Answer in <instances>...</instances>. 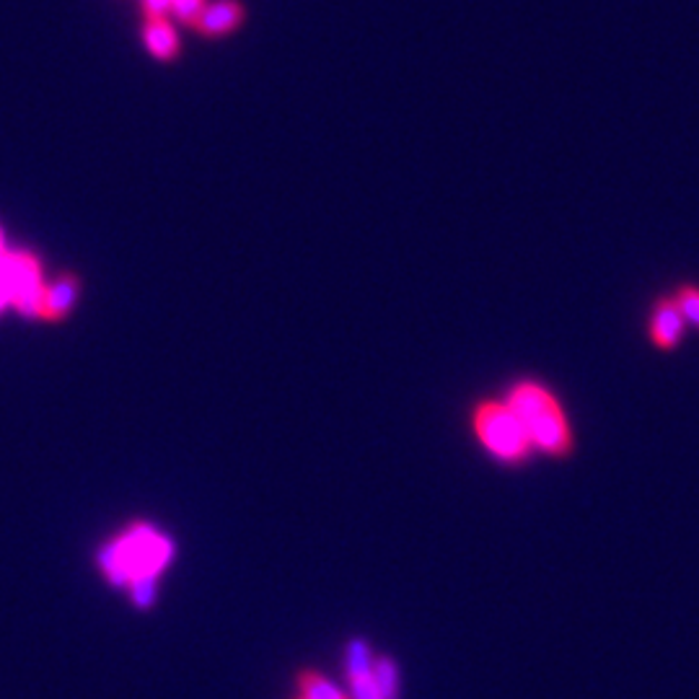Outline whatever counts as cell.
Segmentation results:
<instances>
[{"instance_id": "30bf717a", "label": "cell", "mask_w": 699, "mask_h": 699, "mask_svg": "<svg viewBox=\"0 0 699 699\" xmlns=\"http://www.w3.org/2000/svg\"><path fill=\"white\" fill-rule=\"evenodd\" d=\"M673 301L685 317L687 327L699 329V288L695 285H681L677 293H673Z\"/></svg>"}, {"instance_id": "5bb4252c", "label": "cell", "mask_w": 699, "mask_h": 699, "mask_svg": "<svg viewBox=\"0 0 699 699\" xmlns=\"http://www.w3.org/2000/svg\"><path fill=\"white\" fill-rule=\"evenodd\" d=\"M207 0H172V11L168 16H176V19L184 23H195V19L203 13Z\"/></svg>"}, {"instance_id": "8fae6325", "label": "cell", "mask_w": 699, "mask_h": 699, "mask_svg": "<svg viewBox=\"0 0 699 699\" xmlns=\"http://www.w3.org/2000/svg\"><path fill=\"white\" fill-rule=\"evenodd\" d=\"M373 679L379 685L384 699L397 697V666H394L389 658H379L373 661Z\"/></svg>"}, {"instance_id": "ac0fdd59", "label": "cell", "mask_w": 699, "mask_h": 699, "mask_svg": "<svg viewBox=\"0 0 699 699\" xmlns=\"http://www.w3.org/2000/svg\"><path fill=\"white\" fill-rule=\"evenodd\" d=\"M299 699H301V697H299Z\"/></svg>"}, {"instance_id": "6da1fadb", "label": "cell", "mask_w": 699, "mask_h": 699, "mask_svg": "<svg viewBox=\"0 0 699 699\" xmlns=\"http://www.w3.org/2000/svg\"><path fill=\"white\" fill-rule=\"evenodd\" d=\"M505 401L524 425L534 452L546 456H565L573 448V428L560 399L540 381L524 379L513 384Z\"/></svg>"}, {"instance_id": "ba28073f", "label": "cell", "mask_w": 699, "mask_h": 699, "mask_svg": "<svg viewBox=\"0 0 699 699\" xmlns=\"http://www.w3.org/2000/svg\"><path fill=\"white\" fill-rule=\"evenodd\" d=\"M143 39H146L148 52L158 60H174L179 55V37L168 19H146Z\"/></svg>"}, {"instance_id": "5b68a950", "label": "cell", "mask_w": 699, "mask_h": 699, "mask_svg": "<svg viewBox=\"0 0 699 699\" xmlns=\"http://www.w3.org/2000/svg\"><path fill=\"white\" fill-rule=\"evenodd\" d=\"M685 332H687V321L685 317H681L673 295L658 299L648 319L650 342H653L658 350H673L681 340H685Z\"/></svg>"}, {"instance_id": "9c48e42d", "label": "cell", "mask_w": 699, "mask_h": 699, "mask_svg": "<svg viewBox=\"0 0 699 699\" xmlns=\"http://www.w3.org/2000/svg\"><path fill=\"white\" fill-rule=\"evenodd\" d=\"M301 699H350L340 687H334L332 681H327L317 671H303L299 679Z\"/></svg>"}, {"instance_id": "e0dca14e", "label": "cell", "mask_w": 699, "mask_h": 699, "mask_svg": "<svg viewBox=\"0 0 699 699\" xmlns=\"http://www.w3.org/2000/svg\"><path fill=\"white\" fill-rule=\"evenodd\" d=\"M6 252H3V233H0V256H3Z\"/></svg>"}, {"instance_id": "7a4b0ae2", "label": "cell", "mask_w": 699, "mask_h": 699, "mask_svg": "<svg viewBox=\"0 0 699 699\" xmlns=\"http://www.w3.org/2000/svg\"><path fill=\"white\" fill-rule=\"evenodd\" d=\"M101 567L115 583H130L135 575H156L172 560V542L151 526H135L123 540L101 550Z\"/></svg>"}, {"instance_id": "4fadbf2b", "label": "cell", "mask_w": 699, "mask_h": 699, "mask_svg": "<svg viewBox=\"0 0 699 699\" xmlns=\"http://www.w3.org/2000/svg\"><path fill=\"white\" fill-rule=\"evenodd\" d=\"M133 599L138 606H151L156 596V575H135L130 577Z\"/></svg>"}, {"instance_id": "7c38bea8", "label": "cell", "mask_w": 699, "mask_h": 699, "mask_svg": "<svg viewBox=\"0 0 699 699\" xmlns=\"http://www.w3.org/2000/svg\"><path fill=\"white\" fill-rule=\"evenodd\" d=\"M350 687H352V699H384L379 685L373 679V669L363 673H352Z\"/></svg>"}, {"instance_id": "3957f363", "label": "cell", "mask_w": 699, "mask_h": 699, "mask_svg": "<svg viewBox=\"0 0 699 699\" xmlns=\"http://www.w3.org/2000/svg\"><path fill=\"white\" fill-rule=\"evenodd\" d=\"M474 436L482 448L503 464H521L534 454L524 425L505 399H485L474 407L472 415Z\"/></svg>"}, {"instance_id": "52a82bcc", "label": "cell", "mask_w": 699, "mask_h": 699, "mask_svg": "<svg viewBox=\"0 0 699 699\" xmlns=\"http://www.w3.org/2000/svg\"><path fill=\"white\" fill-rule=\"evenodd\" d=\"M80 293V280L76 275H60L52 285L45 288L42 319L60 321L76 307Z\"/></svg>"}, {"instance_id": "8992f818", "label": "cell", "mask_w": 699, "mask_h": 699, "mask_svg": "<svg viewBox=\"0 0 699 699\" xmlns=\"http://www.w3.org/2000/svg\"><path fill=\"white\" fill-rule=\"evenodd\" d=\"M244 6L239 0H213V3H205L192 27L205 37H226L244 23Z\"/></svg>"}, {"instance_id": "9a60e30c", "label": "cell", "mask_w": 699, "mask_h": 699, "mask_svg": "<svg viewBox=\"0 0 699 699\" xmlns=\"http://www.w3.org/2000/svg\"><path fill=\"white\" fill-rule=\"evenodd\" d=\"M143 11L148 19H166L172 11V0H143Z\"/></svg>"}, {"instance_id": "277c9868", "label": "cell", "mask_w": 699, "mask_h": 699, "mask_svg": "<svg viewBox=\"0 0 699 699\" xmlns=\"http://www.w3.org/2000/svg\"><path fill=\"white\" fill-rule=\"evenodd\" d=\"M3 283L8 293V303L19 309L23 317L42 319V299L45 280L42 264L35 254L13 252L3 256Z\"/></svg>"}, {"instance_id": "2e32d148", "label": "cell", "mask_w": 699, "mask_h": 699, "mask_svg": "<svg viewBox=\"0 0 699 699\" xmlns=\"http://www.w3.org/2000/svg\"><path fill=\"white\" fill-rule=\"evenodd\" d=\"M3 256H0V309L8 307V293H6V283H3Z\"/></svg>"}]
</instances>
